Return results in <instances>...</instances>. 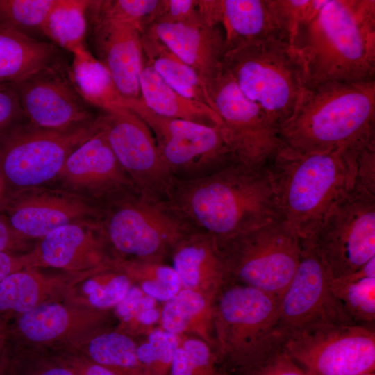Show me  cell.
<instances>
[{
	"mask_svg": "<svg viewBox=\"0 0 375 375\" xmlns=\"http://www.w3.org/2000/svg\"><path fill=\"white\" fill-rule=\"evenodd\" d=\"M166 200L192 229L217 243L284 219L266 167L237 161L201 176L174 178Z\"/></svg>",
	"mask_w": 375,
	"mask_h": 375,
	"instance_id": "6da1fadb",
	"label": "cell"
},
{
	"mask_svg": "<svg viewBox=\"0 0 375 375\" xmlns=\"http://www.w3.org/2000/svg\"><path fill=\"white\" fill-rule=\"evenodd\" d=\"M291 45L301 56L306 86L375 81V1L328 0L297 28Z\"/></svg>",
	"mask_w": 375,
	"mask_h": 375,
	"instance_id": "7a4b0ae2",
	"label": "cell"
},
{
	"mask_svg": "<svg viewBox=\"0 0 375 375\" xmlns=\"http://www.w3.org/2000/svg\"><path fill=\"white\" fill-rule=\"evenodd\" d=\"M278 135L284 147L302 153L358 149L375 142V81L306 87Z\"/></svg>",
	"mask_w": 375,
	"mask_h": 375,
	"instance_id": "3957f363",
	"label": "cell"
},
{
	"mask_svg": "<svg viewBox=\"0 0 375 375\" xmlns=\"http://www.w3.org/2000/svg\"><path fill=\"white\" fill-rule=\"evenodd\" d=\"M358 149L302 153L283 146L267 165L283 216L300 238H312L353 186Z\"/></svg>",
	"mask_w": 375,
	"mask_h": 375,
	"instance_id": "277c9868",
	"label": "cell"
},
{
	"mask_svg": "<svg viewBox=\"0 0 375 375\" xmlns=\"http://www.w3.org/2000/svg\"><path fill=\"white\" fill-rule=\"evenodd\" d=\"M280 297L229 281L212 304L214 351L224 370L250 375L283 349Z\"/></svg>",
	"mask_w": 375,
	"mask_h": 375,
	"instance_id": "5b68a950",
	"label": "cell"
},
{
	"mask_svg": "<svg viewBox=\"0 0 375 375\" xmlns=\"http://www.w3.org/2000/svg\"><path fill=\"white\" fill-rule=\"evenodd\" d=\"M223 66L278 130L292 115L306 86L303 58L283 40L242 44L224 53Z\"/></svg>",
	"mask_w": 375,
	"mask_h": 375,
	"instance_id": "8992f818",
	"label": "cell"
},
{
	"mask_svg": "<svg viewBox=\"0 0 375 375\" xmlns=\"http://www.w3.org/2000/svg\"><path fill=\"white\" fill-rule=\"evenodd\" d=\"M99 220L105 240L128 260L164 262L194 231L166 199L135 188L105 200Z\"/></svg>",
	"mask_w": 375,
	"mask_h": 375,
	"instance_id": "52a82bcc",
	"label": "cell"
},
{
	"mask_svg": "<svg viewBox=\"0 0 375 375\" xmlns=\"http://www.w3.org/2000/svg\"><path fill=\"white\" fill-rule=\"evenodd\" d=\"M229 281L281 297L299 264L301 238L285 219L217 243Z\"/></svg>",
	"mask_w": 375,
	"mask_h": 375,
	"instance_id": "ba28073f",
	"label": "cell"
},
{
	"mask_svg": "<svg viewBox=\"0 0 375 375\" xmlns=\"http://www.w3.org/2000/svg\"><path fill=\"white\" fill-rule=\"evenodd\" d=\"M91 123L67 131L45 129L28 122L0 133V172L12 186L38 188L58 176L69 154L97 129Z\"/></svg>",
	"mask_w": 375,
	"mask_h": 375,
	"instance_id": "9c48e42d",
	"label": "cell"
},
{
	"mask_svg": "<svg viewBox=\"0 0 375 375\" xmlns=\"http://www.w3.org/2000/svg\"><path fill=\"white\" fill-rule=\"evenodd\" d=\"M311 240L331 278L360 269L375 257V194L354 183Z\"/></svg>",
	"mask_w": 375,
	"mask_h": 375,
	"instance_id": "30bf717a",
	"label": "cell"
},
{
	"mask_svg": "<svg viewBox=\"0 0 375 375\" xmlns=\"http://www.w3.org/2000/svg\"><path fill=\"white\" fill-rule=\"evenodd\" d=\"M127 109L147 124L174 178L201 176L236 161L221 127L159 115L141 99L128 98Z\"/></svg>",
	"mask_w": 375,
	"mask_h": 375,
	"instance_id": "8fae6325",
	"label": "cell"
},
{
	"mask_svg": "<svg viewBox=\"0 0 375 375\" xmlns=\"http://www.w3.org/2000/svg\"><path fill=\"white\" fill-rule=\"evenodd\" d=\"M205 84L235 160L252 168L266 167L283 146L278 128L264 110L242 92L224 66Z\"/></svg>",
	"mask_w": 375,
	"mask_h": 375,
	"instance_id": "7c38bea8",
	"label": "cell"
},
{
	"mask_svg": "<svg viewBox=\"0 0 375 375\" xmlns=\"http://www.w3.org/2000/svg\"><path fill=\"white\" fill-rule=\"evenodd\" d=\"M329 277L312 240L301 238L298 266L280 298L278 330L285 341L322 326L356 324L332 292Z\"/></svg>",
	"mask_w": 375,
	"mask_h": 375,
	"instance_id": "4fadbf2b",
	"label": "cell"
},
{
	"mask_svg": "<svg viewBox=\"0 0 375 375\" xmlns=\"http://www.w3.org/2000/svg\"><path fill=\"white\" fill-rule=\"evenodd\" d=\"M283 349L308 375H360L375 369V332L366 325H330L294 334Z\"/></svg>",
	"mask_w": 375,
	"mask_h": 375,
	"instance_id": "5bb4252c",
	"label": "cell"
},
{
	"mask_svg": "<svg viewBox=\"0 0 375 375\" xmlns=\"http://www.w3.org/2000/svg\"><path fill=\"white\" fill-rule=\"evenodd\" d=\"M99 117L112 151L135 188L166 199L174 177L147 124L127 108L103 112Z\"/></svg>",
	"mask_w": 375,
	"mask_h": 375,
	"instance_id": "9a60e30c",
	"label": "cell"
},
{
	"mask_svg": "<svg viewBox=\"0 0 375 375\" xmlns=\"http://www.w3.org/2000/svg\"><path fill=\"white\" fill-rule=\"evenodd\" d=\"M24 117L33 125L67 131L95 119L60 64L42 69L14 83Z\"/></svg>",
	"mask_w": 375,
	"mask_h": 375,
	"instance_id": "2e32d148",
	"label": "cell"
},
{
	"mask_svg": "<svg viewBox=\"0 0 375 375\" xmlns=\"http://www.w3.org/2000/svg\"><path fill=\"white\" fill-rule=\"evenodd\" d=\"M87 14L96 58L108 69L124 97L141 99L140 74L144 65L142 35L138 25L105 18L91 6Z\"/></svg>",
	"mask_w": 375,
	"mask_h": 375,
	"instance_id": "e0dca14e",
	"label": "cell"
},
{
	"mask_svg": "<svg viewBox=\"0 0 375 375\" xmlns=\"http://www.w3.org/2000/svg\"><path fill=\"white\" fill-rule=\"evenodd\" d=\"M22 191L8 213V225L18 234L42 238L62 226L99 219L100 208L79 194L38 188Z\"/></svg>",
	"mask_w": 375,
	"mask_h": 375,
	"instance_id": "ac0fdd59",
	"label": "cell"
},
{
	"mask_svg": "<svg viewBox=\"0 0 375 375\" xmlns=\"http://www.w3.org/2000/svg\"><path fill=\"white\" fill-rule=\"evenodd\" d=\"M98 119L96 131L69 154L58 176L73 190L105 201L135 187L118 162Z\"/></svg>",
	"mask_w": 375,
	"mask_h": 375,
	"instance_id": "d6986e66",
	"label": "cell"
},
{
	"mask_svg": "<svg viewBox=\"0 0 375 375\" xmlns=\"http://www.w3.org/2000/svg\"><path fill=\"white\" fill-rule=\"evenodd\" d=\"M198 10L208 24L222 28L225 53L253 42L278 40L290 43L269 0H199Z\"/></svg>",
	"mask_w": 375,
	"mask_h": 375,
	"instance_id": "ffe728a7",
	"label": "cell"
},
{
	"mask_svg": "<svg viewBox=\"0 0 375 375\" xmlns=\"http://www.w3.org/2000/svg\"><path fill=\"white\" fill-rule=\"evenodd\" d=\"M148 29L204 83L222 71L225 53L223 30L220 26L208 24L200 13L186 22L153 24Z\"/></svg>",
	"mask_w": 375,
	"mask_h": 375,
	"instance_id": "44dd1931",
	"label": "cell"
},
{
	"mask_svg": "<svg viewBox=\"0 0 375 375\" xmlns=\"http://www.w3.org/2000/svg\"><path fill=\"white\" fill-rule=\"evenodd\" d=\"M103 240L99 220L72 223L43 237L35 254L43 264L56 268L108 269L113 262L103 253Z\"/></svg>",
	"mask_w": 375,
	"mask_h": 375,
	"instance_id": "7402d4cb",
	"label": "cell"
},
{
	"mask_svg": "<svg viewBox=\"0 0 375 375\" xmlns=\"http://www.w3.org/2000/svg\"><path fill=\"white\" fill-rule=\"evenodd\" d=\"M169 256L181 288L214 300L229 282L217 242L208 233L191 231L174 246Z\"/></svg>",
	"mask_w": 375,
	"mask_h": 375,
	"instance_id": "603a6c76",
	"label": "cell"
},
{
	"mask_svg": "<svg viewBox=\"0 0 375 375\" xmlns=\"http://www.w3.org/2000/svg\"><path fill=\"white\" fill-rule=\"evenodd\" d=\"M140 81L141 99L156 114L224 129L220 117L213 109L175 91L144 58Z\"/></svg>",
	"mask_w": 375,
	"mask_h": 375,
	"instance_id": "cb8c5ba5",
	"label": "cell"
},
{
	"mask_svg": "<svg viewBox=\"0 0 375 375\" xmlns=\"http://www.w3.org/2000/svg\"><path fill=\"white\" fill-rule=\"evenodd\" d=\"M58 58L54 44L0 27V85L19 83L60 63Z\"/></svg>",
	"mask_w": 375,
	"mask_h": 375,
	"instance_id": "d4e9b609",
	"label": "cell"
},
{
	"mask_svg": "<svg viewBox=\"0 0 375 375\" xmlns=\"http://www.w3.org/2000/svg\"><path fill=\"white\" fill-rule=\"evenodd\" d=\"M69 75L85 103L110 112L127 108L128 97L118 90L108 69L86 47L73 53Z\"/></svg>",
	"mask_w": 375,
	"mask_h": 375,
	"instance_id": "484cf974",
	"label": "cell"
},
{
	"mask_svg": "<svg viewBox=\"0 0 375 375\" xmlns=\"http://www.w3.org/2000/svg\"><path fill=\"white\" fill-rule=\"evenodd\" d=\"M213 301L197 292L181 288L163 303L160 327L176 335L199 338L214 350Z\"/></svg>",
	"mask_w": 375,
	"mask_h": 375,
	"instance_id": "4316f807",
	"label": "cell"
},
{
	"mask_svg": "<svg viewBox=\"0 0 375 375\" xmlns=\"http://www.w3.org/2000/svg\"><path fill=\"white\" fill-rule=\"evenodd\" d=\"M144 58L172 89L212 109L206 84L198 74L169 50L148 28L142 35Z\"/></svg>",
	"mask_w": 375,
	"mask_h": 375,
	"instance_id": "83f0119b",
	"label": "cell"
},
{
	"mask_svg": "<svg viewBox=\"0 0 375 375\" xmlns=\"http://www.w3.org/2000/svg\"><path fill=\"white\" fill-rule=\"evenodd\" d=\"M329 285L355 323L374 322L375 257L348 276L339 278L330 276Z\"/></svg>",
	"mask_w": 375,
	"mask_h": 375,
	"instance_id": "f1b7e54d",
	"label": "cell"
},
{
	"mask_svg": "<svg viewBox=\"0 0 375 375\" xmlns=\"http://www.w3.org/2000/svg\"><path fill=\"white\" fill-rule=\"evenodd\" d=\"M90 1L55 0L44 21L41 32L56 45L72 53L85 47Z\"/></svg>",
	"mask_w": 375,
	"mask_h": 375,
	"instance_id": "f546056e",
	"label": "cell"
},
{
	"mask_svg": "<svg viewBox=\"0 0 375 375\" xmlns=\"http://www.w3.org/2000/svg\"><path fill=\"white\" fill-rule=\"evenodd\" d=\"M137 347L131 336L115 331L92 339L88 352L92 362L116 375H145L137 356Z\"/></svg>",
	"mask_w": 375,
	"mask_h": 375,
	"instance_id": "4dcf8cb0",
	"label": "cell"
},
{
	"mask_svg": "<svg viewBox=\"0 0 375 375\" xmlns=\"http://www.w3.org/2000/svg\"><path fill=\"white\" fill-rule=\"evenodd\" d=\"M114 265L144 294L160 303L167 301L181 289L177 273L164 262L118 260Z\"/></svg>",
	"mask_w": 375,
	"mask_h": 375,
	"instance_id": "1f68e13d",
	"label": "cell"
},
{
	"mask_svg": "<svg viewBox=\"0 0 375 375\" xmlns=\"http://www.w3.org/2000/svg\"><path fill=\"white\" fill-rule=\"evenodd\" d=\"M178 335L169 375H228L210 345L194 336Z\"/></svg>",
	"mask_w": 375,
	"mask_h": 375,
	"instance_id": "d6a6232c",
	"label": "cell"
},
{
	"mask_svg": "<svg viewBox=\"0 0 375 375\" xmlns=\"http://www.w3.org/2000/svg\"><path fill=\"white\" fill-rule=\"evenodd\" d=\"M158 301L132 284L124 298L115 306L124 324L137 334L147 335L160 327L161 308Z\"/></svg>",
	"mask_w": 375,
	"mask_h": 375,
	"instance_id": "836d02e7",
	"label": "cell"
},
{
	"mask_svg": "<svg viewBox=\"0 0 375 375\" xmlns=\"http://www.w3.org/2000/svg\"><path fill=\"white\" fill-rule=\"evenodd\" d=\"M69 324L67 310L58 303L37 305L22 314L19 327L22 333L34 342H44L60 335Z\"/></svg>",
	"mask_w": 375,
	"mask_h": 375,
	"instance_id": "e575fe53",
	"label": "cell"
},
{
	"mask_svg": "<svg viewBox=\"0 0 375 375\" xmlns=\"http://www.w3.org/2000/svg\"><path fill=\"white\" fill-rule=\"evenodd\" d=\"M179 335L158 327L138 344L137 356L145 375H169Z\"/></svg>",
	"mask_w": 375,
	"mask_h": 375,
	"instance_id": "d590c367",
	"label": "cell"
},
{
	"mask_svg": "<svg viewBox=\"0 0 375 375\" xmlns=\"http://www.w3.org/2000/svg\"><path fill=\"white\" fill-rule=\"evenodd\" d=\"M55 0H0V27L28 35L41 28Z\"/></svg>",
	"mask_w": 375,
	"mask_h": 375,
	"instance_id": "8d00e7d4",
	"label": "cell"
},
{
	"mask_svg": "<svg viewBox=\"0 0 375 375\" xmlns=\"http://www.w3.org/2000/svg\"><path fill=\"white\" fill-rule=\"evenodd\" d=\"M161 0L91 1V6L108 19L138 25L144 31L155 22Z\"/></svg>",
	"mask_w": 375,
	"mask_h": 375,
	"instance_id": "74e56055",
	"label": "cell"
},
{
	"mask_svg": "<svg viewBox=\"0 0 375 375\" xmlns=\"http://www.w3.org/2000/svg\"><path fill=\"white\" fill-rule=\"evenodd\" d=\"M38 279L31 272H15L0 282V310L24 313L35 306L40 297Z\"/></svg>",
	"mask_w": 375,
	"mask_h": 375,
	"instance_id": "f35d334b",
	"label": "cell"
},
{
	"mask_svg": "<svg viewBox=\"0 0 375 375\" xmlns=\"http://www.w3.org/2000/svg\"><path fill=\"white\" fill-rule=\"evenodd\" d=\"M132 284L129 278L119 270L118 272L103 275L99 279L86 281L83 289L92 306L104 309L115 306Z\"/></svg>",
	"mask_w": 375,
	"mask_h": 375,
	"instance_id": "ab89813d",
	"label": "cell"
},
{
	"mask_svg": "<svg viewBox=\"0 0 375 375\" xmlns=\"http://www.w3.org/2000/svg\"><path fill=\"white\" fill-rule=\"evenodd\" d=\"M327 1L328 0H269L290 44L299 26L312 18Z\"/></svg>",
	"mask_w": 375,
	"mask_h": 375,
	"instance_id": "60d3db41",
	"label": "cell"
},
{
	"mask_svg": "<svg viewBox=\"0 0 375 375\" xmlns=\"http://www.w3.org/2000/svg\"><path fill=\"white\" fill-rule=\"evenodd\" d=\"M198 3L199 0H161L160 9L153 24L188 22L199 15Z\"/></svg>",
	"mask_w": 375,
	"mask_h": 375,
	"instance_id": "b9f144b4",
	"label": "cell"
},
{
	"mask_svg": "<svg viewBox=\"0 0 375 375\" xmlns=\"http://www.w3.org/2000/svg\"><path fill=\"white\" fill-rule=\"evenodd\" d=\"M355 183L375 194V142L356 151Z\"/></svg>",
	"mask_w": 375,
	"mask_h": 375,
	"instance_id": "7bdbcfd3",
	"label": "cell"
},
{
	"mask_svg": "<svg viewBox=\"0 0 375 375\" xmlns=\"http://www.w3.org/2000/svg\"><path fill=\"white\" fill-rule=\"evenodd\" d=\"M22 116L24 115L15 84L0 85V133Z\"/></svg>",
	"mask_w": 375,
	"mask_h": 375,
	"instance_id": "ee69618b",
	"label": "cell"
},
{
	"mask_svg": "<svg viewBox=\"0 0 375 375\" xmlns=\"http://www.w3.org/2000/svg\"><path fill=\"white\" fill-rule=\"evenodd\" d=\"M250 375H308V374L283 349Z\"/></svg>",
	"mask_w": 375,
	"mask_h": 375,
	"instance_id": "f6af8a7d",
	"label": "cell"
},
{
	"mask_svg": "<svg viewBox=\"0 0 375 375\" xmlns=\"http://www.w3.org/2000/svg\"><path fill=\"white\" fill-rule=\"evenodd\" d=\"M28 261V258H18L0 251V282L9 274L18 271Z\"/></svg>",
	"mask_w": 375,
	"mask_h": 375,
	"instance_id": "bcb514c9",
	"label": "cell"
},
{
	"mask_svg": "<svg viewBox=\"0 0 375 375\" xmlns=\"http://www.w3.org/2000/svg\"><path fill=\"white\" fill-rule=\"evenodd\" d=\"M75 369L77 375H116L108 369L92 362L78 365Z\"/></svg>",
	"mask_w": 375,
	"mask_h": 375,
	"instance_id": "7dc6e473",
	"label": "cell"
},
{
	"mask_svg": "<svg viewBox=\"0 0 375 375\" xmlns=\"http://www.w3.org/2000/svg\"><path fill=\"white\" fill-rule=\"evenodd\" d=\"M36 375H77L76 369L63 365L51 366Z\"/></svg>",
	"mask_w": 375,
	"mask_h": 375,
	"instance_id": "c3c4849f",
	"label": "cell"
},
{
	"mask_svg": "<svg viewBox=\"0 0 375 375\" xmlns=\"http://www.w3.org/2000/svg\"><path fill=\"white\" fill-rule=\"evenodd\" d=\"M12 231L9 225L0 220V251H4L9 246Z\"/></svg>",
	"mask_w": 375,
	"mask_h": 375,
	"instance_id": "681fc988",
	"label": "cell"
},
{
	"mask_svg": "<svg viewBox=\"0 0 375 375\" xmlns=\"http://www.w3.org/2000/svg\"><path fill=\"white\" fill-rule=\"evenodd\" d=\"M360 375H375L374 372L366 373Z\"/></svg>",
	"mask_w": 375,
	"mask_h": 375,
	"instance_id": "f907efd6",
	"label": "cell"
},
{
	"mask_svg": "<svg viewBox=\"0 0 375 375\" xmlns=\"http://www.w3.org/2000/svg\"><path fill=\"white\" fill-rule=\"evenodd\" d=\"M3 371L0 369V375L2 374Z\"/></svg>",
	"mask_w": 375,
	"mask_h": 375,
	"instance_id": "816d5d0a",
	"label": "cell"
}]
</instances>
